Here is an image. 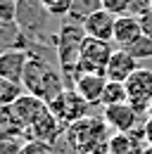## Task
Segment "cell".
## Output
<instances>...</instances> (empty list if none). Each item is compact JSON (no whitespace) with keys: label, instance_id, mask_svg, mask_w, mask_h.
I'll return each mask as SVG.
<instances>
[{"label":"cell","instance_id":"1","mask_svg":"<svg viewBox=\"0 0 152 154\" xmlns=\"http://www.w3.org/2000/svg\"><path fill=\"white\" fill-rule=\"evenodd\" d=\"M21 85H24V93L36 95L43 102H52L59 93L67 90V81L62 76V71L52 66L48 59L38 57L36 52H29Z\"/></svg>","mask_w":152,"mask_h":154},{"label":"cell","instance_id":"2","mask_svg":"<svg viewBox=\"0 0 152 154\" xmlns=\"http://www.w3.org/2000/svg\"><path fill=\"white\" fill-rule=\"evenodd\" d=\"M109 131L112 128L105 123V119L86 116L69 126L64 135L78 154H109Z\"/></svg>","mask_w":152,"mask_h":154},{"label":"cell","instance_id":"3","mask_svg":"<svg viewBox=\"0 0 152 154\" xmlns=\"http://www.w3.org/2000/svg\"><path fill=\"white\" fill-rule=\"evenodd\" d=\"M114 50L116 48H112L109 40L86 36L81 45V57H78V74H105Z\"/></svg>","mask_w":152,"mask_h":154},{"label":"cell","instance_id":"4","mask_svg":"<svg viewBox=\"0 0 152 154\" xmlns=\"http://www.w3.org/2000/svg\"><path fill=\"white\" fill-rule=\"evenodd\" d=\"M48 109L52 112V116H55L64 128H69V126H74L76 121H81V119L88 116L90 104L78 95L74 88H67V90L59 93L52 102H48Z\"/></svg>","mask_w":152,"mask_h":154},{"label":"cell","instance_id":"5","mask_svg":"<svg viewBox=\"0 0 152 154\" xmlns=\"http://www.w3.org/2000/svg\"><path fill=\"white\" fill-rule=\"evenodd\" d=\"M126 90L128 104L135 107L140 114H147L152 107V69L140 66L138 71H133V76L126 81Z\"/></svg>","mask_w":152,"mask_h":154},{"label":"cell","instance_id":"6","mask_svg":"<svg viewBox=\"0 0 152 154\" xmlns=\"http://www.w3.org/2000/svg\"><path fill=\"white\" fill-rule=\"evenodd\" d=\"M140 112L131 107L128 102H124V104H112V107H105L102 109V119H105V123L112 128L114 133H131L135 128H140L143 123H140Z\"/></svg>","mask_w":152,"mask_h":154},{"label":"cell","instance_id":"7","mask_svg":"<svg viewBox=\"0 0 152 154\" xmlns=\"http://www.w3.org/2000/svg\"><path fill=\"white\" fill-rule=\"evenodd\" d=\"M12 112L17 116V121L21 123V128H24V133L31 128V126H36L38 121L43 119V116L48 114L50 109H48V102H43V100H38L36 95H29V93H21L17 102L12 104Z\"/></svg>","mask_w":152,"mask_h":154},{"label":"cell","instance_id":"8","mask_svg":"<svg viewBox=\"0 0 152 154\" xmlns=\"http://www.w3.org/2000/svg\"><path fill=\"white\" fill-rule=\"evenodd\" d=\"M29 52L26 48H7L0 52V78H7V81H14L21 83L24 81V69H26V62H29Z\"/></svg>","mask_w":152,"mask_h":154},{"label":"cell","instance_id":"9","mask_svg":"<svg viewBox=\"0 0 152 154\" xmlns=\"http://www.w3.org/2000/svg\"><path fill=\"white\" fill-rule=\"evenodd\" d=\"M114 24H116V14H112V12L105 10V7H100V10L90 12V14L83 19V31H86V36H90V38H100V40H109V43H112Z\"/></svg>","mask_w":152,"mask_h":154},{"label":"cell","instance_id":"10","mask_svg":"<svg viewBox=\"0 0 152 154\" xmlns=\"http://www.w3.org/2000/svg\"><path fill=\"white\" fill-rule=\"evenodd\" d=\"M71 88L90 107L93 104H102V95H105V88H107V76L105 74H78Z\"/></svg>","mask_w":152,"mask_h":154},{"label":"cell","instance_id":"11","mask_svg":"<svg viewBox=\"0 0 152 154\" xmlns=\"http://www.w3.org/2000/svg\"><path fill=\"white\" fill-rule=\"evenodd\" d=\"M138 69H140V62L133 57L128 50L116 48V50H114V55H112V59H109V64H107L105 76H107V81L126 83V81L133 76V71H138Z\"/></svg>","mask_w":152,"mask_h":154},{"label":"cell","instance_id":"12","mask_svg":"<svg viewBox=\"0 0 152 154\" xmlns=\"http://www.w3.org/2000/svg\"><path fill=\"white\" fill-rule=\"evenodd\" d=\"M143 36V24L140 17H133V14H121L116 17L114 24V38L112 43L121 50H128L133 43H138V38Z\"/></svg>","mask_w":152,"mask_h":154},{"label":"cell","instance_id":"13","mask_svg":"<svg viewBox=\"0 0 152 154\" xmlns=\"http://www.w3.org/2000/svg\"><path fill=\"white\" fill-rule=\"evenodd\" d=\"M124 102H128V90H126V83H119V81H107V88H105V95H102V107L124 104Z\"/></svg>","mask_w":152,"mask_h":154},{"label":"cell","instance_id":"14","mask_svg":"<svg viewBox=\"0 0 152 154\" xmlns=\"http://www.w3.org/2000/svg\"><path fill=\"white\" fill-rule=\"evenodd\" d=\"M21 90H24L21 83L0 78V107H12L19 97H21Z\"/></svg>","mask_w":152,"mask_h":154},{"label":"cell","instance_id":"15","mask_svg":"<svg viewBox=\"0 0 152 154\" xmlns=\"http://www.w3.org/2000/svg\"><path fill=\"white\" fill-rule=\"evenodd\" d=\"M102 7V0H74V7H71V14H69V19L76 21V24H83V19L95 12V10H100Z\"/></svg>","mask_w":152,"mask_h":154},{"label":"cell","instance_id":"16","mask_svg":"<svg viewBox=\"0 0 152 154\" xmlns=\"http://www.w3.org/2000/svg\"><path fill=\"white\" fill-rule=\"evenodd\" d=\"M10 133H24V128L17 121L12 107H0V135H10Z\"/></svg>","mask_w":152,"mask_h":154},{"label":"cell","instance_id":"17","mask_svg":"<svg viewBox=\"0 0 152 154\" xmlns=\"http://www.w3.org/2000/svg\"><path fill=\"white\" fill-rule=\"evenodd\" d=\"M40 5L50 17H69L74 0H40Z\"/></svg>","mask_w":152,"mask_h":154},{"label":"cell","instance_id":"18","mask_svg":"<svg viewBox=\"0 0 152 154\" xmlns=\"http://www.w3.org/2000/svg\"><path fill=\"white\" fill-rule=\"evenodd\" d=\"M17 154H57L55 142H45V140H26Z\"/></svg>","mask_w":152,"mask_h":154},{"label":"cell","instance_id":"19","mask_svg":"<svg viewBox=\"0 0 152 154\" xmlns=\"http://www.w3.org/2000/svg\"><path fill=\"white\" fill-rule=\"evenodd\" d=\"M128 52H131V55L138 59V62H143V59L152 57V38H147V36H140V38H138V43H133L131 48H128Z\"/></svg>","mask_w":152,"mask_h":154},{"label":"cell","instance_id":"20","mask_svg":"<svg viewBox=\"0 0 152 154\" xmlns=\"http://www.w3.org/2000/svg\"><path fill=\"white\" fill-rule=\"evenodd\" d=\"M0 24H17V0H0Z\"/></svg>","mask_w":152,"mask_h":154},{"label":"cell","instance_id":"21","mask_svg":"<svg viewBox=\"0 0 152 154\" xmlns=\"http://www.w3.org/2000/svg\"><path fill=\"white\" fill-rule=\"evenodd\" d=\"M102 7L109 10V12L116 14V17H121V14H128L131 0H102Z\"/></svg>","mask_w":152,"mask_h":154},{"label":"cell","instance_id":"22","mask_svg":"<svg viewBox=\"0 0 152 154\" xmlns=\"http://www.w3.org/2000/svg\"><path fill=\"white\" fill-rule=\"evenodd\" d=\"M140 24H143V36L152 38V10H150V12H145V14L140 17Z\"/></svg>","mask_w":152,"mask_h":154},{"label":"cell","instance_id":"23","mask_svg":"<svg viewBox=\"0 0 152 154\" xmlns=\"http://www.w3.org/2000/svg\"><path fill=\"white\" fill-rule=\"evenodd\" d=\"M143 131H145V142H147V147H152V116H147V119H145Z\"/></svg>","mask_w":152,"mask_h":154},{"label":"cell","instance_id":"24","mask_svg":"<svg viewBox=\"0 0 152 154\" xmlns=\"http://www.w3.org/2000/svg\"><path fill=\"white\" fill-rule=\"evenodd\" d=\"M147 116H152V107H150V112H147Z\"/></svg>","mask_w":152,"mask_h":154}]
</instances>
